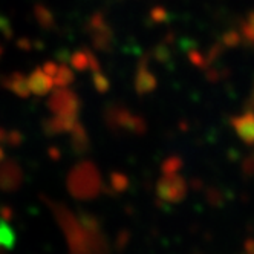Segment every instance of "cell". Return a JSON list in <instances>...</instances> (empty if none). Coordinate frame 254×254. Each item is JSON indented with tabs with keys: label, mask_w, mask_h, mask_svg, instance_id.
I'll return each mask as SVG.
<instances>
[{
	"label": "cell",
	"mask_w": 254,
	"mask_h": 254,
	"mask_svg": "<svg viewBox=\"0 0 254 254\" xmlns=\"http://www.w3.org/2000/svg\"><path fill=\"white\" fill-rule=\"evenodd\" d=\"M94 59L89 56V54H86V52H75L74 56H72V59H70V63H72V66L74 67H77V69H80V70H83V69H86L87 66H97L95 64V62H92Z\"/></svg>",
	"instance_id": "cell-5"
},
{
	"label": "cell",
	"mask_w": 254,
	"mask_h": 254,
	"mask_svg": "<svg viewBox=\"0 0 254 254\" xmlns=\"http://www.w3.org/2000/svg\"><path fill=\"white\" fill-rule=\"evenodd\" d=\"M15 244V234L9 228V225L3 221H0V247L12 248Z\"/></svg>",
	"instance_id": "cell-4"
},
{
	"label": "cell",
	"mask_w": 254,
	"mask_h": 254,
	"mask_svg": "<svg viewBox=\"0 0 254 254\" xmlns=\"http://www.w3.org/2000/svg\"><path fill=\"white\" fill-rule=\"evenodd\" d=\"M250 250H251V251H250V254H254V245H253V247H250Z\"/></svg>",
	"instance_id": "cell-13"
},
{
	"label": "cell",
	"mask_w": 254,
	"mask_h": 254,
	"mask_svg": "<svg viewBox=\"0 0 254 254\" xmlns=\"http://www.w3.org/2000/svg\"><path fill=\"white\" fill-rule=\"evenodd\" d=\"M233 126L239 138L248 144L254 146V112H245L233 120Z\"/></svg>",
	"instance_id": "cell-1"
},
{
	"label": "cell",
	"mask_w": 254,
	"mask_h": 254,
	"mask_svg": "<svg viewBox=\"0 0 254 254\" xmlns=\"http://www.w3.org/2000/svg\"><path fill=\"white\" fill-rule=\"evenodd\" d=\"M155 84V80H153V75L150 74L149 70L142 69L139 74H138V89L139 90H150Z\"/></svg>",
	"instance_id": "cell-6"
},
{
	"label": "cell",
	"mask_w": 254,
	"mask_h": 254,
	"mask_svg": "<svg viewBox=\"0 0 254 254\" xmlns=\"http://www.w3.org/2000/svg\"><path fill=\"white\" fill-rule=\"evenodd\" d=\"M34 11H35V17H37L39 23L48 26V25H51L54 22V17H52V14H51L49 9L43 8V6H35Z\"/></svg>",
	"instance_id": "cell-8"
},
{
	"label": "cell",
	"mask_w": 254,
	"mask_h": 254,
	"mask_svg": "<svg viewBox=\"0 0 254 254\" xmlns=\"http://www.w3.org/2000/svg\"><path fill=\"white\" fill-rule=\"evenodd\" d=\"M242 35L251 43H254V12L248 15V20L242 25Z\"/></svg>",
	"instance_id": "cell-9"
},
{
	"label": "cell",
	"mask_w": 254,
	"mask_h": 254,
	"mask_svg": "<svg viewBox=\"0 0 254 254\" xmlns=\"http://www.w3.org/2000/svg\"><path fill=\"white\" fill-rule=\"evenodd\" d=\"M95 83H97V87L100 89V90H106L107 89V81H106V78L101 75V74H95Z\"/></svg>",
	"instance_id": "cell-12"
},
{
	"label": "cell",
	"mask_w": 254,
	"mask_h": 254,
	"mask_svg": "<svg viewBox=\"0 0 254 254\" xmlns=\"http://www.w3.org/2000/svg\"><path fill=\"white\" fill-rule=\"evenodd\" d=\"M186 191V186L183 183V179H179L178 176H172L166 179V184L162 183L159 186V193L162 197H166L167 201H178L179 197H183Z\"/></svg>",
	"instance_id": "cell-2"
},
{
	"label": "cell",
	"mask_w": 254,
	"mask_h": 254,
	"mask_svg": "<svg viewBox=\"0 0 254 254\" xmlns=\"http://www.w3.org/2000/svg\"><path fill=\"white\" fill-rule=\"evenodd\" d=\"M152 17H153V20H156V22H164L166 17H167V12H166L164 8L158 6V8L152 9Z\"/></svg>",
	"instance_id": "cell-11"
},
{
	"label": "cell",
	"mask_w": 254,
	"mask_h": 254,
	"mask_svg": "<svg viewBox=\"0 0 254 254\" xmlns=\"http://www.w3.org/2000/svg\"><path fill=\"white\" fill-rule=\"evenodd\" d=\"M52 83L54 81L51 80V77L43 69H37V70L32 72L29 80H28V89L37 95H43L52 87Z\"/></svg>",
	"instance_id": "cell-3"
},
{
	"label": "cell",
	"mask_w": 254,
	"mask_h": 254,
	"mask_svg": "<svg viewBox=\"0 0 254 254\" xmlns=\"http://www.w3.org/2000/svg\"><path fill=\"white\" fill-rule=\"evenodd\" d=\"M72 78H74V75H72V72L66 66H60V67L57 66L56 74H54V83H57L60 86H64V84L70 83Z\"/></svg>",
	"instance_id": "cell-7"
},
{
	"label": "cell",
	"mask_w": 254,
	"mask_h": 254,
	"mask_svg": "<svg viewBox=\"0 0 254 254\" xmlns=\"http://www.w3.org/2000/svg\"><path fill=\"white\" fill-rule=\"evenodd\" d=\"M225 43L228 45V46H236L239 42H241V34H238V32H234V31H231V32H228V34H225Z\"/></svg>",
	"instance_id": "cell-10"
}]
</instances>
